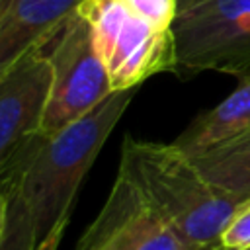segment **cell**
<instances>
[{
	"label": "cell",
	"mask_w": 250,
	"mask_h": 250,
	"mask_svg": "<svg viewBox=\"0 0 250 250\" xmlns=\"http://www.w3.org/2000/svg\"><path fill=\"white\" fill-rule=\"evenodd\" d=\"M139 88L111 92L94 109L51 135H37L0 180L18 191L35 223L37 244L68 223L76 191Z\"/></svg>",
	"instance_id": "6da1fadb"
},
{
	"label": "cell",
	"mask_w": 250,
	"mask_h": 250,
	"mask_svg": "<svg viewBox=\"0 0 250 250\" xmlns=\"http://www.w3.org/2000/svg\"><path fill=\"white\" fill-rule=\"evenodd\" d=\"M150 211L201 250L221 246V234L244 199L217 188L174 143L125 137L119 160Z\"/></svg>",
	"instance_id": "7a4b0ae2"
},
{
	"label": "cell",
	"mask_w": 250,
	"mask_h": 250,
	"mask_svg": "<svg viewBox=\"0 0 250 250\" xmlns=\"http://www.w3.org/2000/svg\"><path fill=\"white\" fill-rule=\"evenodd\" d=\"M174 72L250 76V0H188L172 23Z\"/></svg>",
	"instance_id": "3957f363"
},
{
	"label": "cell",
	"mask_w": 250,
	"mask_h": 250,
	"mask_svg": "<svg viewBox=\"0 0 250 250\" xmlns=\"http://www.w3.org/2000/svg\"><path fill=\"white\" fill-rule=\"evenodd\" d=\"M76 12L88 21L113 92L139 88L160 72H174L172 29H158L119 0H82Z\"/></svg>",
	"instance_id": "277c9868"
},
{
	"label": "cell",
	"mask_w": 250,
	"mask_h": 250,
	"mask_svg": "<svg viewBox=\"0 0 250 250\" xmlns=\"http://www.w3.org/2000/svg\"><path fill=\"white\" fill-rule=\"evenodd\" d=\"M53 82L41 135L57 133L94 109L113 90L88 21L74 12L43 45Z\"/></svg>",
	"instance_id": "5b68a950"
},
{
	"label": "cell",
	"mask_w": 250,
	"mask_h": 250,
	"mask_svg": "<svg viewBox=\"0 0 250 250\" xmlns=\"http://www.w3.org/2000/svg\"><path fill=\"white\" fill-rule=\"evenodd\" d=\"M53 68L41 47L29 51L0 76V180L41 135Z\"/></svg>",
	"instance_id": "8992f818"
},
{
	"label": "cell",
	"mask_w": 250,
	"mask_h": 250,
	"mask_svg": "<svg viewBox=\"0 0 250 250\" xmlns=\"http://www.w3.org/2000/svg\"><path fill=\"white\" fill-rule=\"evenodd\" d=\"M82 0H10L0 16V76L41 47Z\"/></svg>",
	"instance_id": "52a82bcc"
},
{
	"label": "cell",
	"mask_w": 250,
	"mask_h": 250,
	"mask_svg": "<svg viewBox=\"0 0 250 250\" xmlns=\"http://www.w3.org/2000/svg\"><path fill=\"white\" fill-rule=\"evenodd\" d=\"M162 223L143 199L141 203L109 199L86 229L74 250H139Z\"/></svg>",
	"instance_id": "ba28073f"
},
{
	"label": "cell",
	"mask_w": 250,
	"mask_h": 250,
	"mask_svg": "<svg viewBox=\"0 0 250 250\" xmlns=\"http://www.w3.org/2000/svg\"><path fill=\"white\" fill-rule=\"evenodd\" d=\"M250 133V76L215 107L199 113L174 141L189 156L207 152Z\"/></svg>",
	"instance_id": "9c48e42d"
},
{
	"label": "cell",
	"mask_w": 250,
	"mask_h": 250,
	"mask_svg": "<svg viewBox=\"0 0 250 250\" xmlns=\"http://www.w3.org/2000/svg\"><path fill=\"white\" fill-rule=\"evenodd\" d=\"M191 158L223 191L238 197L250 195V133Z\"/></svg>",
	"instance_id": "30bf717a"
},
{
	"label": "cell",
	"mask_w": 250,
	"mask_h": 250,
	"mask_svg": "<svg viewBox=\"0 0 250 250\" xmlns=\"http://www.w3.org/2000/svg\"><path fill=\"white\" fill-rule=\"evenodd\" d=\"M8 195V221L0 238V250H35L37 234L35 223L27 203L18 191H6Z\"/></svg>",
	"instance_id": "8fae6325"
},
{
	"label": "cell",
	"mask_w": 250,
	"mask_h": 250,
	"mask_svg": "<svg viewBox=\"0 0 250 250\" xmlns=\"http://www.w3.org/2000/svg\"><path fill=\"white\" fill-rule=\"evenodd\" d=\"M119 2L158 29H172V23L180 8L178 0H119Z\"/></svg>",
	"instance_id": "7c38bea8"
},
{
	"label": "cell",
	"mask_w": 250,
	"mask_h": 250,
	"mask_svg": "<svg viewBox=\"0 0 250 250\" xmlns=\"http://www.w3.org/2000/svg\"><path fill=\"white\" fill-rule=\"evenodd\" d=\"M221 246L225 250H244L250 246V195L236 205L221 234Z\"/></svg>",
	"instance_id": "4fadbf2b"
},
{
	"label": "cell",
	"mask_w": 250,
	"mask_h": 250,
	"mask_svg": "<svg viewBox=\"0 0 250 250\" xmlns=\"http://www.w3.org/2000/svg\"><path fill=\"white\" fill-rule=\"evenodd\" d=\"M139 250H201L193 246L189 240H186L180 232H176L172 227L162 225L156 232H152ZM217 250V248H215Z\"/></svg>",
	"instance_id": "5bb4252c"
},
{
	"label": "cell",
	"mask_w": 250,
	"mask_h": 250,
	"mask_svg": "<svg viewBox=\"0 0 250 250\" xmlns=\"http://www.w3.org/2000/svg\"><path fill=\"white\" fill-rule=\"evenodd\" d=\"M64 227H66V223L64 225H61V227H57L43 242H39L37 244V248L35 250H59V246H61V240H62V232H64Z\"/></svg>",
	"instance_id": "9a60e30c"
},
{
	"label": "cell",
	"mask_w": 250,
	"mask_h": 250,
	"mask_svg": "<svg viewBox=\"0 0 250 250\" xmlns=\"http://www.w3.org/2000/svg\"><path fill=\"white\" fill-rule=\"evenodd\" d=\"M6 221H8V195L0 188V238H2L4 229H6Z\"/></svg>",
	"instance_id": "2e32d148"
},
{
	"label": "cell",
	"mask_w": 250,
	"mask_h": 250,
	"mask_svg": "<svg viewBox=\"0 0 250 250\" xmlns=\"http://www.w3.org/2000/svg\"><path fill=\"white\" fill-rule=\"evenodd\" d=\"M8 2H10V0H0V16H2V12H4V8L8 6Z\"/></svg>",
	"instance_id": "e0dca14e"
},
{
	"label": "cell",
	"mask_w": 250,
	"mask_h": 250,
	"mask_svg": "<svg viewBox=\"0 0 250 250\" xmlns=\"http://www.w3.org/2000/svg\"><path fill=\"white\" fill-rule=\"evenodd\" d=\"M178 2H180V6H182V4H184V2H188V0H178Z\"/></svg>",
	"instance_id": "ac0fdd59"
},
{
	"label": "cell",
	"mask_w": 250,
	"mask_h": 250,
	"mask_svg": "<svg viewBox=\"0 0 250 250\" xmlns=\"http://www.w3.org/2000/svg\"><path fill=\"white\" fill-rule=\"evenodd\" d=\"M223 250H225V248H223ZM244 250H250V246H248V248H244Z\"/></svg>",
	"instance_id": "d6986e66"
},
{
	"label": "cell",
	"mask_w": 250,
	"mask_h": 250,
	"mask_svg": "<svg viewBox=\"0 0 250 250\" xmlns=\"http://www.w3.org/2000/svg\"><path fill=\"white\" fill-rule=\"evenodd\" d=\"M217 250H223V248H217Z\"/></svg>",
	"instance_id": "ffe728a7"
}]
</instances>
